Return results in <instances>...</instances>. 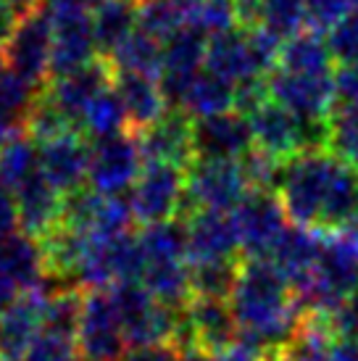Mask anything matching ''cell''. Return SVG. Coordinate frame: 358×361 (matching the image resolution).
<instances>
[{
  "label": "cell",
  "mask_w": 358,
  "mask_h": 361,
  "mask_svg": "<svg viewBox=\"0 0 358 361\" xmlns=\"http://www.w3.org/2000/svg\"><path fill=\"white\" fill-rule=\"evenodd\" d=\"M19 295H21L19 285L11 280L6 271H0V317L19 301Z\"/></svg>",
  "instance_id": "681fc988"
},
{
  "label": "cell",
  "mask_w": 358,
  "mask_h": 361,
  "mask_svg": "<svg viewBox=\"0 0 358 361\" xmlns=\"http://www.w3.org/2000/svg\"><path fill=\"white\" fill-rule=\"evenodd\" d=\"M90 169V140L82 132H69L56 140L40 142V171L42 177L63 195L87 185Z\"/></svg>",
  "instance_id": "ac0fdd59"
},
{
  "label": "cell",
  "mask_w": 358,
  "mask_h": 361,
  "mask_svg": "<svg viewBox=\"0 0 358 361\" xmlns=\"http://www.w3.org/2000/svg\"><path fill=\"white\" fill-rule=\"evenodd\" d=\"M145 169L135 132H119L111 137L90 140V169L87 188L100 195H124L135 188Z\"/></svg>",
  "instance_id": "52a82bcc"
},
{
  "label": "cell",
  "mask_w": 358,
  "mask_h": 361,
  "mask_svg": "<svg viewBox=\"0 0 358 361\" xmlns=\"http://www.w3.org/2000/svg\"><path fill=\"white\" fill-rule=\"evenodd\" d=\"M137 142L145 164H192V119L177 106L166 111L153 127L137 132Z\"/></svg>",
  "instance_id": "d6986e66"
},
{
  "label": "cell",
  "mask_w": 358,
  "mask_h": 361,
  "mask_svg": "<svg viewBox=\"0 0 358 361\" xmlns=\"http://www.w3.org/2000/svg\"><path fill=\"white\" fill-rule=\"evenodd\" d=\"M206 51H209V37L190 24H185L177 35H171L163 42V71L159 82L171 106L182 103L190 82L206 69Z\"/></svg>",
  "instance_id": "4fadbf2b"
},
{
  "label": "cell",
  "mask_w": 358,
  "mask_h": 361,
  "mask_svg": "<svg viewBox=\"0 0 358 361\" xmlns=\"http://www.w3.org/2000/svg\"><path fill=\"white\" fill-rule=\"evenodd\" d=\"M6 74V59H3V48H0V77Z\"/></svg>",
  "instance_id": "11a10c76"
},
{
  "label": "cell",
  "mask_w": 358,
  "mask_h": 361,
  "mask_svg": "<svg viewBox=\"0 0 358 361\" xmlns=\"http://www.w3.org/2000/svg\"><path fill=\"white\" fill-rule=\"evenodd\" d=\"M19 227V211H16V198L6 182L0 180V238H6Z\"/></svg>",
  "instance_id": "f6af8a7d"
},
{
  "label": "cell",
  "mask_w": 358,
  "mask_h": 361,
  "mask_svg": "<svg viewBox=\"0 0 358 361\" xmlns=\"http://www.w3.org/2000/svg\"><path fill=\"white\" fill-rule=\"evenodd\" d=\"M253 190L240 161H192L187 166V198L179 219L195 209L232 211Z\"/></svg>",
  "instance_id": "277c9868"
},
{
  "label": "cell",
  "mask_w": 358,
  "mask_h": 361,
  "mask_svg": "<svg viewBox=\"0 0 358 361\" xmlns=\"http://www.w3.org/2000/svg\"><path fill=\"white\" fill-rule=\"evenodd\" d=\"M113 74H142L161 80L163 71V42L142 30H135L116 51L106 56Z\"/></svg>",
  "instance_id": "83f0119b"
},
{
  "label": "cell",
  "mask_w": 358,
  "mask_h": 361,
  "mask_svg": "<svg viewBox=\"0 0 358 361\" xmlns=\"http://www.w3.org/2000/svg\"><path fill=\"white\" fill-rule=\"evenodd\" d=\"M187 198V166L179 164H145L130 192L135 221L159 224L182 216Z\"/></svg>",
  "instance_id": "5b68a950"
},
{
  "label": "cell",
  "mask_w": 358,
  "mask_h": 361,
  "mask_svg": "<svg viewBox=\"0 0 358 361\" xmlns=\"http://www.w3.org/2000/svg\"><path fill=\"white\" fill-rule=\"evenodd\" d=\"M271 101L285 106L298 119H327L335 106V71L324 74H292L274 69L266 74Z\"/></svg>",
  "instance_id": "30bf717a"
},
{
  "label": "cell",
  "mask_w": 358,
  "mask_h": 361,
  "mask_svg": "<svg viewBox=\"0 0 358 361\" xmlns=\"http://www.w3.org/2000/svg\"><path fill=\"white\" fill-rule=\"evenodd\" d=\"M140 248L150 261H182L187 259V224L185 219H169L159 224H145L137 232Z\"/></svg>",
  "instance_id": "4dcf8cb0"
},
{
  "label": "cell",
  "mask_w": 358,
  "mask_h": 361,
  "mask_svg": "<svg viewBox=\"0 0 358 361\" xmlns=\"http://www.w3.org/2000/svg\"><path fill=\"white\" fill-rule=\"evenodd\" d=\"M171 3H174V6H179V8H192V6H195V3H198V0H171Z\"/></svg>",
  "instance_id": "f5cc1de1"
},
{
  "label": "cell",
  "mask_w": 358,
  "mask_h": 361,
  "mask_svg": "<svg viewBox=\"0 0 358 361\" xmlns=\"http://www.w3.org/2000/svg\"><path fill=\"white\" fill-rule=\"evenodd\" d=\"M130 121H127V111H124V103H121L119 92L113 90L111 85L109 90H103L90 103L87 111L82 114L80 121V132L90 140H100V137H111V135H119V132H127Z\"/></svg>",
  "instance_id": "1f68e13d"
},
{
  "label": "cell",
  "mask_w": 358,
  "mask_h": 361,
  "mask_svg": "<svg viewBox=\"0 0 358 361\" xmlns=\"http://www.w3.org/2000/svg\"><path fill=\"white\" fill-rule=\"evenodd\" d=\"M182 324L192 338L195 348L209 353H219L229 348L240 338V324L235 319L232 303L227 298H203L192 295V301L179 311Z\"/></svg>",
  "instance_id": "9a60e30c"
},
{
  "label": "cell",
  "mask_w": 358,
  "mask_h": 361,
  "mask_svg": "<svg viewBox=\"0 0 358 361\" xmlns=\"http://www.w3.org/2000/svg\"><path fill=\"white\" fill-rule=\"evenodd\" d=\"M3 3H6V0H0V6H3Z\"/></svg>",
  "instance_id": "9f6ffc18"
},
{
  "label": "cell",
  "mask_w": 358,
  "mask_h": 361,
  "mask_svg": "<svg viewBox=\"0 0 358 361\" xmlns=\"http://www.w3.org/2000/svg\"><path fill=\"white\" fill-rule=\"evenodd\" d=\"M242 256H271L274 245L290 227L277 190H250L232 211Z\"/></svg>",
  "instance_id": "ba28073f"
},
{
  "label": "cell",
  "mask_w": 358,
  "mask_h": 361,
  "mask_svg": "<svg viewBox=\"0 0 358 361\" xmlns=\"http://www.w3.org/2000/svg\"><path fill=\"white\" fill-rule=\"evenodd\" d=\"M335 341L338 335L332 330L327 314L303 311L300 324L295 327L292 338L274 353V361H329Z\"/></svg>",
  "instance_id": "d4e9b609"
},
{
  "label": "cell",
  "mask_w": 358,
  "mask_h": 361,
  "mask_svg": "<svg viewBox=\"0 0 358 361\" xmlns=\"http://www.w3.org/2000/svg\"><path fill=\"white\" fill-rule=\"evenodd\" d=\"M121 361H182V351L174 343H156V345L130 348Z\"/></svg>",
  "instance_id": "b9f144b4"
},
{
  "label": "cell",
  "mask_w": 358,
  "mask_h": 361,
  "mask_svg": "<svg viewBox=\"0 0 358 361\" xmlns=\"http://www.w3.org/2000/svg\"><path fill=\"white\" fill-rule=\"evenodd\" d=\"M140 282L148 293L174 311H182L192 301V280H190V261H150L142 269Z\"/></svg>",
  "instance_id": "4316f807"
},
{
  "label": "cell",
  "mask_w": 358,
  "mask_h": 361,
  "mask_svg": "<svg viewBox=\"0 0 358 361\" xmlns=\"http://www.w3.org/2000/svg\"><path fill=\"white\" fill-rule=\"evenodd\" d=\"M350 11L345 0H306V27L311 32H329Z\"/></svg>",
  "instance_id": "60d3db41"
},
{
  "label": "cell",
  "mask_w": 358,
  "mask_h": 361,
  "mask_svg": "<svg viewBox=\"0 0 358 361\" xmlns=\"http://www.w3.org/2000/svg\"><path fill=\"white\" fill-rule=\"evenodd\" d=\"M37 171H40V145L27 132H21L19 137H13L0 151V180L13 190Z\"/></svg>",
  "instance_id": "836d02e7"
},
{
  "label": "cell",
  "mask_w": 358,
  "mask_h": 361,
  "mask_svg": "<svg viewBox=\"0 0 358 361\" xmlns=\"http://www.w3.org/2000/svg\"><path fill=\"white\" fill-rule=\"evenodd\" d=\"M329 361H358V341L338 338L329 353Z\"/></svg>",
  "instance_id": "f907efd6"
},
{
  "label": "cell",
  "mask_w": 358,
  "mask_h": 361,
  "mask_svg": "<svg viewBox=\"0 0 358 361\" xmlns=\"http://www.w3.org/2000/svg\"><path fill=\"white\" fill-rule=\"evenodd\" d=\"M259 27L277 35L279 40L295 37L306 27V0H264Z\"/></svg>",
  "instance_id": "8d00e7d4"
},
{
  "label": "cell",
  "mask_w": 358,
  "mask_h": 361,
  "mask_svg": "<svg viewBox=\"0 0 358 361\" xmlns=\"http://www.w3.org/2000/svg\"><path fill=\"white\" fill-rule=\"evenodd\" d=\"M50 293L56 290H50L48 282L37 290L21 293L19 301L0 317V361H24L32 343L42 332Z\"/></svg>",
  "instance_id": "2e32d148"
},
{
  "label": "cell",
  "mask_w": 358,
  "mask_h": 361,
  "mask_svg": "<svg viewBox=\"0 0 358 361\" xmlns=\"http://www.w3.org/2000/svg\"><path fill=\"white\" fill-rule=\"evenodd\" d=\"M321 240H324L321 232L290 224L285 235L279 238V243L274 245V251H271L268 259L285 271V277L290 280L292 290L300 288V285H306L314 277L319 264V253H321Z\"/></svg>",
  "instance_id": "cb8c5ba5"
},
{
  "label": "cell",
  "mask_w": 358,
  "mask_h": 361,
  "mask_svg": "<svg viewBox=\"0 0 358 361\" xmlns=\"http://www.w3.org/2000/svg\"><path fill=\"white\" fill-rule=\"evenodd\" d=\"M261 3H264V0H235V6H237V13H240V24H242L245 30H253V27H259Z\"/></svg>",
  "instance_id": "c3c4849f"
},
{
  "label": "cell",
  "mask_w": 358,
  "mask_h": 361,
  "mask_svg": "<svg viewBox=\"0 0 358 361\" xmlns=\"http://www.w3.org/2000/svg\"><path fill=\"white\" fill-rule=\"evenodd\" d=\"M187 261H235L240 256V240L232 214L227 211L195 209L187 219Z\"/></svg>",
  "instance_id": "e0dca14e"
},
{
  "label": "cell",
  "mask_w": 358,
  "mask_h": 361,
  "mask_svg": "<svg viewBox=\"0 0 358 361\" xmlns=\"http://www.w3.org/2000/svg\"><path fill=\"white\" fill-rule=\"evenodd\" d=\"M21 132H24V119L16 116L13 111L6 109V106L0 103V151H3L13 137H19Z\"/></svg>",
  "instance_id": "bcb514c9"
},
{
  "label": "cell",
  "mask_w": 358,
  "mask_h": 361,
  "mask_svg": "<svg viewBox=\"0 0 358 361\" xmlns=\"http://www.w3.org/2000/svg\"><path fill=\"white\" fill-rule=\"evenodd\" d=\"M345 6H348L350 13H358V0H345Z\"/></svg>",
  "instance_id": "db71d44e"
},
{
  "label": "cell",
  "mask_w": 358,
  "mask_h": 361,
  "mask_svg": "<svg viewBox=\"0 0 358 361\" xmlns=\"http://www.w3.org/2000/svg\"><path fill=\"white\" fill-rule=\"evenodd\" d=\"M109 290L116 314H119L124 341L130 348L174 341L179 311L156 301L142 282H119Z\"/></svg>",
  "instance_id": "3957f363"
},
{
  "label": "cell",
  "mask_w": 358,
  "mask_h": 361,
  "mask_svg": "<svg viewBox=\"0 0 358 361\" xmlns=\"http://www.w3.org/2000/svg\"><path fill=\"white\" fill-rule=\"evenodd\" d=\"M332 56H329L327 40H321L319 32H300L295 37L282 42L277 69L292 71V74H324L332 71Z\"/></svg>",
  "instance_id": "f546056e"
},
{
  "label": "cell",
  "mask_w": 358,
  "mask_h": 361,
  "mask_svg": "<svg viewBox=\"0 0 358 361\" xmlns=\"http://www.w3.org/2000/svg\"><path fill=\"white\" fill-rule=\"evenodd\" d=\"M335 101L358 103V66H340L335 71Z\"/></svg>",
  "instance_id": "ee69618b"
},
{
  "label": "cell",
  "mask_w": 358,
  "mask_h": 361,
  "mask_svg": "<svg viewBox=\"0 0 358 361\" xmlns=\"http://www.w3.org/2000/svg\"><path fill=\"white\" fill-rule=\"evenodd\" d=\"M240 259L235 261H200L190 264V280H192V295L203 298H227L235 290L237 282Z\"/></svg>",
  "instance_id": "e575fe53"
},
{
  "label": "cell",
  "mask_w": 358,
  "mask_h": 361,
  "mask_svg": "<svg viewBox=\"0 0 358 361\" xmlns=\"http://www.w3.org/2000/svg\"><path fill=\"white\" fill-rule=\"evenodd\" d=\"M53 24V53H50V80L100 59L92 16H56Z\"/></svg>",
  "instance_id": "44dd1931"
},
{
  "label": "cell",
  "mask_w": 358,
  "mask_h": 361,
  "mask_svg": "<svg viewBox=\"0 0 358 361\" xmlns=\"http://www.w3.org/2000/svg\"><path fill=\"white\" fill-rule=\"evenodd\" d=\"M235 101H237V85L203 69L190 82L187 92L177 109L185 111L190 119H209V116L235 111Z\"/></svg>",
  "instance_id": "484cf974"
},
{
  "label": "cell",
  "mask_w": 358,
  "mask_h": 361,
  "mask_svg": "<svg viewBox=\"0 0 358 361\" xmlns=\"http://www.w3.org/2000/svg\"><path fill=\"white\" fill-rule=\"evenodd\" d=\"M100 0H42V8L50 19L56 16H92Z\"/></svg>",
  "instance_id": "7bdbcfd3"
},
{
  "label": "cell",
  "mask_w": 358,
  "mask_h": 361,
  "mask_svg": "<svg viewBox=\"0 0 358 361\" xmlns=\"http://www.w3.org/2000/svg\"><path fill=\"white\" fill-rule=\"evenodd\" d=\"M329 56L340 66H358V13H348L327 32Z\"/></svg>",
  "instance_id": "ab89813d"
},
{
  "label": "cell",
  "mask_w": 358,
  "mask_h": 361,
  "mask_svg": "<svg viewBox=\"0 0 358 361\" xmlns=\"http://www.w3.org/2000/svg\"><path fill=\"white\" fill-rule=\"evenodd\" d=\"M211 361H268L264 353L253 351L248 343H232L229 348H224V351L219 353H211Z\"/></svg>",
  "instance_id": "7dc6e473"
},
{
  "label": "cell",
  "mask_w": 358,
  "mask_h": 361,
  "mask_svg": "<svg viewBox=\"0 0 358 361\" xmlns=\"http://www.w3.org/2000/svg\"><path fill=\"white\" fill-rule=\"evenodd\" d=\"M268 361H274V359H268Z\"/></svg>",
  "instance_id": "6f0895ef"
},
{
  "label": "cell",
  "mask_w": 358,
  "mask_h": 361,
  "mask_svg": "<svg viewBox=\"0 0 358 361\" xmlns=\"http://www.w3.org/2000/svg\"><path fill=\"white\" fill-rule=\"evenodd\" d=\"M13 198H16V211H19V230L37 240L48 238L63 219L66 195L56 190L42 177V171L21 182L19 188H13Z\"/></svg>",
  "instance_id": "ffe728a7"
},
{
  "label": "cell",
  "mask_w": 358,
  "mask_h": 361,
  "mask_svg": "<svg viewBox=\"0 0 358 361\" xmlns=\"http://www.w3.org/2000/svg\"><path fill=\"white\" fill-rule=\"evenodd\" d=\"M277 195L290 224L340 232L358 219V171L327 148L303 151L282 169Z\"/></svg>",
  "instance_id": "6da1fadb"
},
{
  "label": "cell",
  "mask_w": 358,
  "mask_h": 361,
  "mask_svg": "<svg viewBox=\"0 0 358 361\" xmlns=\"http://www.w3.org/2000/svg\"><path fill=\"white\" fill-rule=\"evenodd\" d=\"M50 53H53V24L42 0L19 19L16 30L3 45L6 71L21 80L45 87L50 80Z\"/></svg>",
  "instance_id": "8992f818"
},
{
  "label": "cell",
  "mask_w": 358,
  "mask_h": 361,
  "mask_svg": "<svg viewBox=\"0 0 358 361\" xmlns=\"http://www.w3.org/2000/svg\"><path fill=\"white\" fill-rule=\"evenodd\" d=\"M248 124L253 132V148L282 164L306 151L303 119H298L295 114H290L285 106H279L271 98L250 114Z\"/></svg>",
  "instance_id": "5bb4252c"
},
{
  "label": "cell",
  "mask_w": 358,
  "mask_h": 361,
  "mask_svg": "<svg viewBox=\"0 0 358 361\" xmlns=\"http://www.w3.org/2000/svg\"><path fill=\"white\" fill-rule=\"evenodd\" d=\"M327 151L358 171V103H338L327 116Z\"/></svg>",
  "instance_id": "d6a6232c"
},
{
  "label": "cell",
  "mask_w": 358,
  "mask_h": 361,
  "mask_svg": "<svg viewBox=\"0 0 358 361\" xmlns=\"http://www.w3.org/2000/svg\"><path fill=\"white\" fill-rule=\"evenodd\" d=\"M113 90L119 92L124 111H127L130 130L135 135L153 127L171 109V103L166 98L163 87H161V82L153 80V77H142V74H113Z\"/></svg>",
  "instance_id": "7402d4cb"
},
{
  "label": "cell",
  "mask_w": 358,
  "mask_h": 361,
  "mask_svg": "<svg viewBox=\"0 0 358 361\" xmlns=\"http://www.w3.org/2000/svg\"><path fill=\"white\" fill-rule=\"evenodd\" d=\"M187 24L206 37H216L242 27L235 0H198L192 8H187Z\"/></svg>",
  "instance_id": "74e56055"
},
{
  "label": "cell",
  "mask_w": 358,
  "mask_h": 361,
  "mask_svg": "<svg viewBox=\"0 0 358 361\" xmlns=\"http://www.w3.org/2000/svg\"><path fill=\"white\" fill-rule=\"evenodd\" d=\"M229 303L240 324L237 341L248 343L266 359H274V353L292 338L303 317L292 285L268 256L240 259Z\"/></svg>",
  "instance_id": "7a4b0ae2"
},
{
  "label": "cell",
  "mask_w": 358,
  "mask_h": 361,
  "mask_svg": "<svg viewBox=\"0 0 358 361\" xmlns=\"http://www.w3.org/2000/svg\"><path fill=\"white\" fill-rule=\"evenodd\" d=\"M182 361H211V353L203 351V348H190V351L182 353Z\"/></svg>",
  "instance_id": "816d5d0a"
},
{
  "label": "cell",
  "mask_w": 358,
  "mask_h": 361,
  "mask_svg": "<svg viewBox=\"0 0 358 361\" xmlns=\"http://www.w3.org/2000/svg\"><path fill=\"white\" fill-rule=\"evenodd\" d=\"M0 271H6L21 293L42 288L50 280L42 240L21 230L0 238Z\"/></svg>",
  "instance_id": "603a6c76"
},
{
  "label": "cell",
  "mask_w": 358,
  "mask_h": 361,
  "mask_svg": "<svg viewBox=\"0 0 358 361\" xmlns=\"http://www.w3.org/2000/svg\"><path fill=\"white\" fill-rule=\"evenodd\" d=\"M187 24V11L171 0H137V30L166 42Z\"/></svg>",
  "instance_id": "d590c367"
},
{
  "label": "cell",
  "mask_w": 358,
  "mask_h": 361,
  "mask_svg": "<svg viewBox=\"0 0 358 361\" xmlns=\"http://www.w3.org/2000/svg\"><path fill=\"white\" fill-rule=\"evenodd\" d=\"M137 30V0H100L92 11V32L100 56H111Z\"/></svg>",
  "instance_id": "f1b7e54d"
},
{
  "label": "cell",
  "mask_w": 358,
  "mask_h": 361,
  "mask_svg": "<svg viewBox=\"0 0 358 361\" xmlns=\"http://www.w3.org/2000/svg\"><path fill=\"white\" fill-rule=\"evenodd\" d=\"M250 151L253 132L240 111L192 119V161H240Z\"/></svg>",
  "instance_id": "8fae6325"
},
{
  "label": "cell",
  "mask_w": 358,
  "mask_h": 361,
  "mask_svg": "<svg viewBox=\"0 0 358 361\" xmlns=\"http://www.w3.org/2000/svg\"><path fill=\"white\" fill-rule=\"evenodd\" d=\"M24 361H85L80 351V343L71 335L42 330L37 341L32 343Z\"/></svg>",
  "instance_id": "f35d334b"
},
{
  "label": "cell",
  "mask_w": 358,
  "mask_h": 361,
  "mask_svg": "<svg viewBox=\"0 0 358 361\" xmlns=\"http://www.w3.org/2000/svg\"><path fill=\"white\" fill-rule=\"evenodd\" d=\"M77 343L85 361H121L130 351L111 290H85Z\"/></svg>",
  "instance_id": "9c48e42d"
},
{
  "label": "cell",
  "mask_w": 358,
  "mask_h": 361,
  "mask_svg": "<svg viewBox=\"0 0 358 361\" xmlns=\"http://www.w3.org/2000/svg\"><path fill=\"white\" fill-rule=\"evenodd\" d=\"M111 85H113V69H111L109 59L100 56L82 69L69 71L63 77H53L50 85H45L42 95L80 130L82 114L100 92L109 90Z\"/></svg>",
  "instance_id": "7c38bea8"
}]
</instances>
